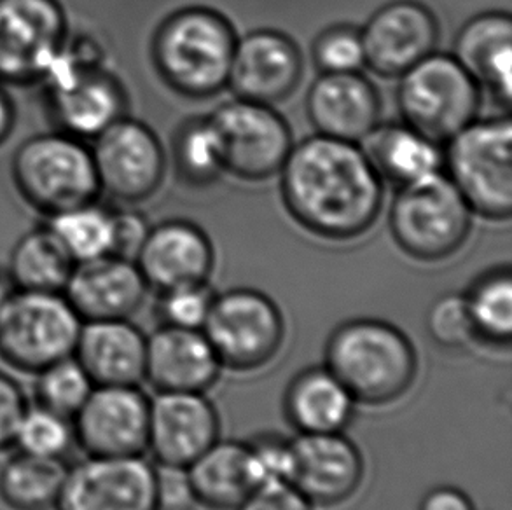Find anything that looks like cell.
<instances>
[{"label": "cell", "instance_id": "1", "mask_svg": "<svg viewBox=\"0 0 512 510\" xmlns=\"http://www.w3.org/2000/svg\"><path fill=\"white\" fill-rule=\"evenodd\" d=\"M280 172L285 207L313 235L352 240L380 217L383 180L355 142L305 138L292 145Z\"/></svg>", "mask_w": 512, "mask_h": 510}, {"label": "cell", "instance_id": "2", "mask_svg": "<svg viewBox=\"0 0 512 510\" xmlns=\"http://www.w3.org/2000/svg\"><path fill=\"white\" fill-rule=\"evenodd\" d=\"M326 367L357 404L388 406L415 385L418 355L408 336L378 318L338 325L327 339Z\"/></svg>", "mask_w": 512, "mask_h": 510}, {"label": "cell", "instance_id": "3", "mask_svg": "<svg viewBox=\"0 0 512 510\" xmlns=\"http://www.w3.org/2000/svg\"><path fill=\"white\" fill-rule=\"evenodd\" d=\"M56 130L91 142L125 118L128 97L118 77L107 70L97 41L67 37L41 79Z\"/></svg>", "mask_w": 512, "mask_h": 510}, {"label": "cell", "instance_id": "4", "mask_svg": "<svg viewBox=\"0 0 512 510\" xmlns=\"http://www.w3.org/2000/svg\"><path fill=\"white\" fill-rule=\"evenodd\" d=\"M236 41L226 16L208 7H184L156 30L154 67L182 97H214L228 86Z\"/></svg>", "mask_w": 512, "mask_h": 510}, {"label": "cell", "instance_id": "5", "mask_svg": "<svg viewBox=\"0 0 512 510\" xmlns=\"http://www.w3.org/2000/svg\"><path fill=\"white\" fill-rule=\"evenodd\" d=\"M11 177L21 200L46 217L100 194L90 142L60 130L27 138L14 151Z\"/></svg>", "mask_w": 512, "mask_h": 510}, {"label": "cell", "instance_id": "6", "mask_svg": "<svg viewBox=\"0 0 512 510\" xmlns=\"http://www.w3.org/2000/svg\"><path fill=\"white\" fill-rule=\"evenodd\" d=\"M471 207L446 173L402 186L390 208L397 245L418 261L448 259L464 247L472 229Z\"/></svg>", "mask_w": 512, "mask_h": 510}, {"label": "cell", "instance_id": "7", "mask_svg": "<svg viewBox=\"0 0 512 510\" xmlns=\"http://www.w3.org/2000/svg\"><path fill=\"white\" fill-rule=\"evenodd\" d=\"M446 175L464 196L472 212L492 221L512 214L511 119L472 121L446 142Z\"/></svg>", "mask_w": 512, "mask_h": 510}, {"label": "cell", "instance_id": "8", "mask_svg": "<svg viewBox=\"0 0 512 510\" xmlns=\"http://www.w3.org/2000/svg\"><path fill=\"white\" fill-rule=\"evenodd\" d=\"M402 121L437 144H446L478 119L481 86L453 55L430 53L399 76Z\"/></svg>", "mask_w": 512, "mask_h": 510}, {"label": "cell", "instance_id": "9", "mask_svg": "<svg viewBox=\"0 0 512 510\" xmlns=\"http://www.w3.org/2000/svg\"><path fill=\"white\" fill-rule=\"evenodd\" d=\"M83 320L63 292L14 290L0 315V359L35 374L74 355Z\"/></svg>", "mask_w": 512, "mask_h": 510}, {"label": "cell", "instance_id": "10", "mask_svg": "<svg viewBox=\"0 0 512 510\" xmlns=\"http://www.w3.org/2000/svg\"><path fill=\"white\" fill-rule=\"evenodd\" d=\"M201 331L222 367L252 373L268 366L284 345V315L264 292L231 289L214 297Z\"/></svg>", "mask_w": 512, "mask_h": 510}, {"label": "cell", "instance_id": "11", "mask_svg": "<svg viewBox=\"0 0 512 510\" xmlns=\"http://www.w3.org/2000/svg\"><path fill=\"white\" fill-rule=\"evenodd\" d=\"M219 137L224 170L243 180L270 179L292 149L291 128L271 105L236 98L208 116Z\"/></svg>", "mask_w": 512, "mask_h": 510}, {"label": "cell", "instance_id": "12", "mask_svg": "<svg viewBox=\"0 0 512 510\" xmlns=\"http://www.w3.org/2000/svg\"><path fill=\"white\" fill-rule=\"evenodd\" d=\"M67 37L69 20L60 0H0V83H41Z\"/></svg>", "mask_w": 512, "mask_h": 510}, {"label": "cell", "instance_id": "13", "mask_svg": "<svg viewBox=\"0 0 512 510\" xmlns=\"http://www.w3.org/2000/svg\"><path fill=\"white\" fill-rule=\"evenodd\" d=\"M100 193L126 203L151 198L165 177L160 138L137 119H118L90 142Z\"/></svg>", "mask_w": 512, "mask_h": 510}, {"label": "cell", "instance_id": "14", "mask_svg": "<svg viewBox=\"0 0 512 510\" xmlns=\"http://www.w3.org/2000/svg\"><path fill=\"white\" fill-rule=\"evenodd\" d=\"M156 467L140 456H88L67 465L53 510H156Z\"/></svg>", "mask_w": 512, "mask_h": 510}, {"label": "cell", "instance_id": "15", "mask_svg": "<svg viewBox=\"0 0 512 510\" xmlns=\"http://www.w3.org/2000/svg\"><path fill=\"white\" fill-rule=\"evenodd\" d=\"M151 399L139 385L95 386L72 418L76 444L88 456H140L147 451Z\"/></svg>", "mask_w": 512, "mask_h": 510}, {"label": "cell", "instance_id": "16", "mask_svg": "<svg viewBox=\"0 0 512 510\" xmlns=\"http://www.w3.org/2000/svg\"><path fill=\"white\" fill-rule=\"evenodd\" d=\"M360 35L367 67L383 77H399L434 53L439 23L420 2L395 0L378 9Z\"/></svg>", "mask_w": 512, "mask_h": 510}, {"label": "cell", "instance_id": "17", "mask_svg": "<svg viewBox=\"0 0 512 510\" xmlns=\"http://www.w3.org/2000/svg\"><path fill=\"white\" fill-rule=\"evenodd\" d=\"M303 69V55L289 35L256 30L236 41L228 84L236 98L273 105L296 91Z\"/></svg>", "mask_w": 512, "mask_h": 510}, {"label": "cell", "instance_id": "18", "mask_svg": "<svg viewBox=\"0 0 512 510\" xmlns=\"http://www.w3.org/2000/svg\"><path fill=\"white\" fill-rule=\"evenodd\" d=\"M219 432V414L205 393L161 392L151 400L147 451L160 465L189 467Z\"/></svg>", "mask_w": 512, "mask_h": 510}, {"label": "cell", "instance_id": "19", "mask_svg": "<svg viewBox=\"0 0 512 510\" xmlns=\"http://www.w3.org/2000/svg\"><path fill=\"white\" fill-rule=\"evenodd\" d=\"M362 479L364 458L345 432L292 439L291 483L313 505L345 504L359 491Z\"/></svg>", "mask_w": 512, "mask_h": 510}, {"label": "cell", "instance_id": "20", "mask_svg": "<svg viewBox=\"0 0 512 510\" xmlns=\"http://www.w3.org/2000/svg\"><path fill=\"white\" fill-rule=\"evenodd\" d=\"M147 292L137 262L112 254L76 264L63 296L83 322H91L132 318L146 303Z\"/></svg>", "mask_w": 512, "mask_h": 510}, {"label": "cell", "instance_id": "21", "mask_svg": "<svg viewBox=\"0 0 512 510\" xmlns=\"http://www.w3.org/2000/svg\"><path fill=\"white\" fill-rule=\"evenodd\" d=\"M221 369L203 331L161 325L147 336L144 380L158 393H205L217 383Z\"/></svg>", "mask_w": 512, "mask_h": 510}, {"label": "cell", "instance_id": "22", "mask_svg": "<svg viewBox=\"0 0 512 510\" xmlns=\"http://www.w3.org/2000/svg\"><path fill=\"white\" fill-rule=\"evenodd\" d=\"M135 262L149 289L163 292L207 282L214 268V249L193 222L168 221L151 228Z\"/></svg>", "mask_w": 512, "mask_h": 510}, {"label": "cell", "instance_id": "23", "mask_svg": "<svg viewBox=\"0 0 512 510\" xmlns=\"http://www.w3.org/2000/svg\"><path fill=\"white\" fill-rule=\"evenodd\" d=\"M306 109L320 135L355 144L380 125V95L359 72L322 74L308 91Z\"/></svg>", "mask_w": 512, "mask_h": 510}, {"label": "cell", "instance_id": "24", "mask_svg": "<svg viewBox=\"0 0 512 510\" xmlns=\"http://www.w3.org/2000/svg\"><path fill=\"white\" fill-rule=\"evenodd\" d=\"M147 336L125 320L83 322L74 357L95 386L140 385L146 373Z\"/></svg>", "mask_w": 512, "mask_h": 510}, {"label": "cell", "instance_id": "25", "mask_svg": "<svg viewBox=\"0 0 512 510\" xmlns=\"http://www.w3.org/2000/svg\"><path fill=\"white\" fill-rule=\"evenodd\" d=\"M453 56L479 86L509 107L512 97V18L483 13L467 21L455 39Z\"/></svg>", "mask_w": 512, "mask_h": 510}, {"label": "cell", "instance_id": "26", "mask_svg": "<svg viewBox=\"0 0 512 510\" xmlns=\"http://www.w3.org/2000/svg\"><path fill=\"white\" fill-rule=\"evenodd\" d=\"M355 406L352 393L326 366L296 374L284 395L285 418L298 435L345 432Z\"/></svg>", "mask_w": 512, "mask_h": 510}, {"label": "cell", "instance_id": "27", "mask_svg": "<svg viewBox=\"0 0 512 510\" xmlns=\"http://www.w3.org/2000/svg\"><path fill=\"white\" fill-rule=\"evenodd\" d=\"M362 151L366 152L380 179L395 186H408L443 172L441 144L404 121L376 126L362 140Z\"/></svg>", "mask_w": 512, "mask_h": 510}, {"label": "cell", "instance_id": "28", "mask_svg": "<svg viewBox=\"0 0 512 510\" xmlns=\"http://www.w3.org/2000/svg\"><path fill=\"white\" fill-rule=\"evenodd\" d=\"M187 469L196 502L212 510H236L256 490L247 442L215 441Z\"/></svg>", "mask_w": 512, "mask_h": 510}, {"label": "cell", "instance_id": "29", "mask_svg": "<svg viewBox=\"0 0 512 510\" xmlns=\"http://www.w3.org/2000/svg\"><path fill=\"white\" fill-rule=\"evenodd\" d=\"M74 266L51 229L42 224L18 238L6 269L18 290L63 292Z\"/></svg>", "mask_w": 512, "mask_h": 510}, {"label": "cell", "instance_id": "30", "mask_svg": "<svg viewBox=\"0 0 512 510\" xmlns=\"http://www.w3.org/2000/svg\"><path fill=\"white\" fill-rule=\"evenodd\" d=\"M67 465L16 453L0 469V500L9 510L55 509Z\"/></svg>", "mask_w": 512, "mask_h": 510}, {"label": "cell", "instance_id": "31", "mask_svg": "<svg viewBox=\"0 0 512 510\" xmlns=\"http://www.w3.org/2000/svg\"><path fill=\"white\" fill-rule=\"evenodd\" d=\"M46 226L76 264L114 254V210L98 200L49 215Z\"/></svg>", "mask_w": 512, "mask_h": 510}, {"label": "cell", "instance_id": "32", "mask_svg": "<svg viewBox=\"0 0 512 510\" xmlns=\"http://www.w3.org/2000/svg\"><path fill=\"white\" fill-rule=\"evenodd\" d=\"M478 341L509 346L512 339L511 269H493L474 282L465 294Z\"/></svg>", "mask_w": 512, "mask_h": 510}, {"label": "cell", "instance_id": "33", "mask_svg": "<svg viewBox=\"0 0 512 510\" xmlns=\"http://www.w3.org/2000/svg\"><path fill=\"white\" fill-rule=\"evenodd\" d=\"M173 161L179 179L189 186H208L226 172L221 142L210 119H191L180 126L173 138Z\"/></svg>", "mask_w": 512, "mask_h": 510}, {"label": "cell", "instance_id": "34", "mask_svg": "<svg viewBox=\"0 0 512 510\" xmlns=\"http://www.w3.org/2000/svg\"><path fill=\"white\" fill-rule=\"evenodd\" d=\"M76 446V434L70 418L39 404L28 406L14 439V448L25 455L65 462Z\"/></svg>", "mask_w": 512, "mask_h": 510}, {"label": "cell", "instance_id": "35", "mask_svg": "<svg viewBox=\"0 0 512 510\" xmlns=\"http://www.w3.org/2000/svg\"><path fill=\"white\" fill-rule=\"evenodd\" d=\"M34 376H37L34 386L35 404L48 407L70 420L76 416L95 388V383L74 355L44 367Z\"/></svg>", "mask_w": 512, "mask_h": 510}, {"label": "cell", "instance_id": "36", "mask_svg": "<svg viewBox=\"0 0 512 510\" xmlns=\"http://www.w3.org/2000/svg\"><path fill=\"white\" fill-rule=\"evenodd\" d=\"M425 325L430 339L443 350L458 352L478 341L465 294L450 292L437 297L429 308Z\"/></svg>", "mask_w": 512, "mask_h": 510}, {"label": "cell", "instance_id": "37", "mask_svg": "<svg viewBox=\"0 0 512 510\" xmlns=\"http://www.w3.org/2000/svg\"><path fill=\"white\" fill-rule=\"evenodd\" d=\"M313 60L322 74L360 72L366 65L359 28L350 25L329 27L313 42Z\"/></svg>", "mask_w": 512, "mask_h": 510}, {"label": "cell", "instance_id": "38", "mask_svg": "<svg viewBox=\"0 0 512 510\" xmlns=\"http://www.w3.org/2000/svg\"><path fill=\"white\" fill-rule=\"evenodd\" d=\"M214 290L207 282L191 283L160 292L158 315L161 325L201 331L214 303Z\"/></svg>", "mask_w": 512, "mask_h": 510}, {"label": "cell", "instance_id": "39", "mask_svg": "<svg viewBox=\"0 0 512 510\" xmlns=\"http://www.w3.org/2000/svg\"><path fill=\"white\" fill-rule=\"evenodd\" d=\"M250 470L257 488L292 484V441L280 435H259L247 442Z\"/></svg>", "mask_w": 512, "mask_h": 510}, {"label": "cell", "instance_id": "40", "mask_svg": "<svg viewBox=\"0 0 512 510\" xmlns=\"http://www.w3.org/2000/svg\"><path fill=\"white\" fill-rule=\"evenodd\" d=\"M154 498H156V510H193L198 502L194 497L186 467L158 463Z\"/></svg>", "mask_w": 512, "mask_h": 510}, {"label": "cell", "instance_id": "41", "mask_svg": "<svg viewBox=\"0 0 512 510\" xmlns=\"http://www.w3.org/2000/svg\"><path fill=\"white\" fill-rule=\"evenodd\" d=\"M28 406L30 402L23 386L13 376L0 371V453L14 448Z\"/></svg>", "mask_w": 512, "mask_h": 510}, {"label": "cell", "instance_id": "42", "mask_svg": "<svg viewBox=\"0 0 512 510\" xmlns=\"http://www.w3.org/2000/svg\"><path fill=\"white\" fill-rule=\"evenodd\" d=\"M149 231V221L140 212L114 210V255L135 261Z\"/></svg>", "mask_w": 512, "mask_h": 510}, {"label": "cell", "instance_id": "43", "mask_svg": "<svg viewBox=\"0 0 512 510\" xmlns=\"http://www.w3.org/2000/svg\"><path fill=\"white\" fill-rule=\"evenodd\" d=\"M313 507L315 505L296 486L273 484L252 491L236 510H313Z\"/></svg>", "mask_w": 512, "mask_h": 510}, {"label": "cell", "instance_id": "44", "mask_svg": "<svg viewBox=\"0 0 512 510\" xmlns=\"http://www.w3.org/2000/svg\"><path fill=\"white\" fill-rule=\"evenodd\" d=\"M418 510H474V504L460 488L437 486L423 495Z\"/></svg>", "mask_w": 512, "mask_h": 510}, {"label": "cell", "instance_id": "45", "mask_svg": "<svg viewBox=\"0 0 512 510\" xmlns=\"http://www.w3.org/2000/svg\"><path fill=\"white\" fill-rule=\"evenodd\" d=\"M16 125V107L13 98L7 93L6 84L0 83V145L11 137Z\"/></svg>", "mask_w": 512, "mask_h": 510}, {"label": "cell", "instance_id": "46", "mask_svg": "<svg viewBox=\"0 0 512 510\" xmlns=\"http://www.w3.org/2000/svg\"><path fill=\"white\" fill-rule=\"evenodd\" d=\"M14 290H16V287L11 282L9 275H7V269L0 266V315H2V311L6 308L7 303H9V299L13 297Z\"/></svg>", "mask_w": 512, "mask_h": 510}]
</instances>
